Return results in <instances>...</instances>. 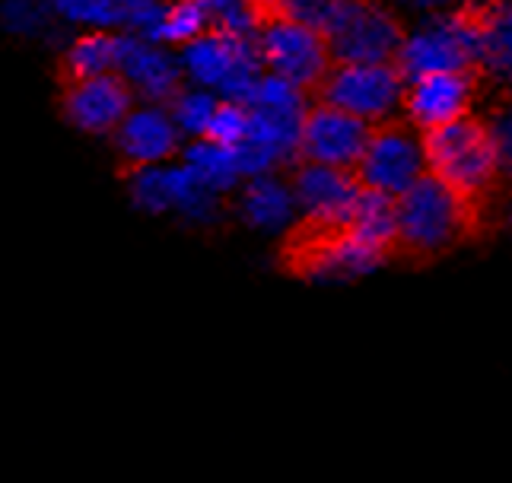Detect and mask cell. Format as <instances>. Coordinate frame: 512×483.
<instances>
[{
  "label": "cell",
  "instance_id": "cell-17",
  "mask_svg": "<svg viewBox=\"0 0 512 483\" xmlns=\"http://www.w3.org/2000/svg\"><path fill=\"white\" fill-rule=\"evenodd\" d=\"M118 77L125 80V86L131 89L137 102H147V105H169L172 96L185 86L179 58H175L169 48L134 39V35L125 39Z\"/></svg>",
  "mask_w": 512,
  "mask_h": 483
},
{
  "label": "cell",
  "instance_id": "cell-20",
  "mask_svg": "<svg viewBox=\"0 0 512 483\" xmlns=\"http://www.w3.org/2000/svg\"><path fill=\"white\" fill-rule=\"evenodd\" d=\"M128 32H112V29H86L74 42L64 48V77L67 80H83V77H102V74H118L121 51H125Z\"/></svg>",
  "mask_w": 512,
  "mask_h": 483
},
{
  "label": "cell",
  "instance_id": "cell-13",
  "mask_svg": "<svg viewBox=\"0 0 512 483\" xmlns=\"http://www.w3.org/2000/svg\"><path fill=\"white\" fill-rule=\"evenodd\" d=\"M474 93H478V74L474 70L427 74L404 83L401 109L417 134H430L458 118H468Z\"/></svg>",
  "mask_w": 512,
  "mask_h": 483
},
{
  "label": "cell",
  "instance_id": "cell-24",
  "mask_svg": "<svg viewBox=\"0 0 512 483\" xmlns=\"http://www.w3.org/2000/svg\"><path fill=\"white\" fill-rule=\"evenodd\" d=\"M217 96L207 93V89L198 86H182L179 93L172 96V102L166 105V112L175 124V131L188 140H201L207 131V121L214 115Z\"/></svg>",
  "mask_w": 512,
  "mask_h": 483
},
{
  "label": "cell",
  "instance_id": "cell-8",
  "mask_svg": "<svg viewBox=\"0 0 512 483\" xmlns=\"http://www.w3.org/2000/svg\"><path fill=\"white\" fill-rule=\"evenodd\" d=\"M249 109V137L264 147L277 166L299 159V131L309 112V93L274 74H261L252 96L242 102Z\"/></svg>",
  "mask_w": 512,
  "mask_h": 483
},
{
  "label": "cell",
  "instance_id": "cell-12",
  "mask_svg": "<svg viewBox=\"0 0 512 483\" xmlns=\"http://www.w3.org/2000/svg\"><path fill=\"white\" fill-rule=\"evenodd\" d=\"M388 255L379 248L341 232H303L293 248V267L312 283H350L376 274Z\"/></svg>",
  "mask_w": 512,
  "mask_h": 483
},
{
  "label": "cell",
  "instance_id": "cell-10",
  "mask_svg": "<svg viewBox=\"0 0 512 483\" xmlns=\"http://www.w3.org/2000/svg\"><path fill=\"white\" fill-rule=\"evenodd\" d=\"M128 191H131L134 207L150 213V217L175 213V217H182L194 226H210V223H217L223 213L220 194L207 191L182 163L131 169Z\"/></svg>",
  "mask_w": 512,
  "mask_h": 483
},
{
  "label": "cell",
  "instance_id": "cell-3",
  "mask_svg": "<svg viewBox=\"0 0 512 483\" xmlns=\"http://www.w3.org/2000/svg\"><path fill=\"white\" fill-rule=\"evenodd\" d=\"M175 58H179L185 83L207 89L217 99H229V102L249 99L264 74L255 51V39L229 35L223 29H207L198 39L182 45Z\"/></svg>",
  "mask_w": 512,
  "mask_h": 483
},
{
  "label": "cell",
  "instance_id": "cell-32",
  "mask_svg": "<svg viewBox=\"0 0 512 483\" xmlns=\"http://www.w3.org/2000/svg\"><path fill=\"white\" fill-rule=\"evenodd\" d=\"M115 4L125 10V13H131V10H137V7H144V4H153V0H115Z\"/></svg>",
  "mask_w": 512,
  "mask_h": 483
},
{
  "label": "cell",
  "instance_id": "cell-4",
  "mask_svg": "<svg viewBox=\"0 0 512 483\" xmlns=\"http://www.w3.org/2000/svg\"><path fill=\"white\" fill-rule=\"evenodd\" d=\"M392 64L404 83L427 74H446V70H478V26L471 10L462 4L433 13L414 32H404Z\"/></svg>",
  "mask_w": 512,
  "mask_h": 483
},
{
  "label": "cell",
  "instance_id": "cell-14",
  "mask_svg": "<svg viewBox=\"0 0 512 483\" xmlns=\"http://www.w3.org/2000/svg\"><path fill=\"white\" fill-rule=\"evenodd\" d=\"M369 131L373 128L366 121L334 109V105H312L303 118V131H299V163L353 172Z\"/></svg>",
  "mask_w": 512,
  "mask_h": 483
},
{
  "label": "cell",
  "instance_id": "cell-23",
  "mask_svg": "<svg viewBox=\"0 0 512 483\" xmlns=\"http://www.w3.org/2000/svg\"><path fill=\"white\" fill-rule=\"evenodd\" d=\"M48 10L58 23L77 29H112L125 32V10L115 0H48Z\"/></svg>",
  "mask_w": 512,
  "mask_h": 483
},
{
  "label": "cell",
  "instance_id": "cell-6",
  "mask_svg": "<svg viewBox=\"0 0 512 483\" xmlns=\"http://www.w3.org/2000/svg\"><path fill=\"white\" fill-rule=\"evenodd\" d=\"M255 51L264 74H274L299 89H306V93L319 89L331 67V55L322 32L277 13L258 26Z\"/></svg>",
  "mask_w": 512,
  "mask_h": 483
},
{
  "label": "cell",
  "instance_id": "cell-29",
  "mask_svg": "<svg viewBox=\"0 0 512 483\" xmlns=\"http://www.w3.org/2000/svg\"><path fill=\"white\" fill-rule=\"evenodd\" d=\"M487 124V134H490V140H493V150H497V156H500V163H503V169L509 172V150H512V128H509V115H497L493 121H484Z\"/></svg>",
  "mask_w": 512,
  "mask_h": 483
},
{
  "label": "cell",
  "instance_id": "cell-22",
  "mask_svg": "<svg viewBox=\"0 0 512 483\" xmlns=\"http://www.w3.org/2000/svg\"><path fill=\"white\" fill-rule=\"evenodd\" d=\"M350 236L379 248L382 255H392L398 245V220H395V198H385L376 191H360V201L353 207V217L347 223Z\"/></svg>",
  "mask_w": 512,
  "mask_h": 483
},
{
  "label": "cell",
  "instance_id": "cell-15",
  "mask_svg": "<svg viewBox=\"0 0 512 483\" xmlns=\"http://www.w3.org/2000/svg\"><path fill=\"white\" fill-rule=\"evenodd\" d=\"M64 115L83 134H112L137 99L118 74L83 77L64 83Z\"/></svg>",
  "mask_w": 512,
  "mask_h": 483
},
{
  "label": "cell",
  "instance_id": "cell-9",
  "mask_svg": "<svg viewBox=\"0 0 512 483\" xmlns=\"http://www.w3.org/2000/svg\"><path fill=\"white\" fill-rule=\"evenodd\" d=\"M427 172L423 163V140L408 121H385L369 131L366 147L353 166V178L360 188L385 194V198H401L417 178Z\"/></svg>",
  "mask_w": 512,
  "mask_h": 483
},
{
  "label": "cell",
  "instance_id": "cell-18",
  "mask_svg": "<svg viewBox=\"0 0 512 483\" xmlns=\"http://www.w3.org/2000/svg\"><path fill=\"white\" fill-rule=\"evenodd\" d=\"M239 217L258 232H280L296 223L293 188L277 172L245 178L239 191Z\"/></svg>",
  "mask_w": 512,
  "mask_h": 483
},
{
  "label": "cell",
  "instance_id": "cell-21",
  "mask_svg": "<svg viewBox=\"0 0 512 483\" xmlns=\"http://www.w3.org/2000/svg\"><path fill=\"white\" fill-rule=\"evenodd\" d=\"M179 156H182V166L198 178L207 191L220 194V198L242 185L233 150L217 147V143H210V140H188L179 150Z\"/></svg>",
  "mask_w": 512,
  "mask_h": 483
},
{
  "label": "cell",
  "instance_id": "cell-2",
  "mask_svg": "<svg viewBox=\"0 0 512 483\" xmlns=\"http://www.w3.org/2000/svg\"><path fill=\"white\" fill-rule=\"evenodd\" d=\"M420 140L427 172L471 204L490 194L506 172L497 150H493L487 124L471 115L430 134H420Z\"/></svg>",
  "mask_w": 512,
  "mask_h": 483
},
{
  "label": "cell",
  "instance_id": "cell-30",
  "mask_svg": "<svg viewBox=\"0 0 512 483\" xmlns=\"http://www.w3.org/2000/svg\"><path fill=\"white\" fill-rule=\"evenodd\" d=\"M398 4L417 7V10H436V13H443V10H452V7H462L465 0H398Z\"/></svg>",
  "mask_w": 512,
  "mask_h": 483
},
{
  "label": "cell",
  "instance_id": "cell-19",
  "mask_svg": "<svg viewBox=\"0 0 512 483\" xmlns=\"http://www.w3.org/2000/svg\"><path fill=\"white\" fill-rule=\"evenodd\" d=\"M478 26V70L493 80L509 77L512 64V4L509 0H465Z\"/></svg>",
  "mask_w": 512,
  "mask_h": 483
},
{
  "label": "cell",
  "instance_id": "cell-7",
  "mask_svg": "<svg viewBox=\"0 0 512 483\" xmlns=\"http://www.w3.org/2000/svg\"><path fill=\"white\" fill-rule=\"evenodd\" d=\"M315 93L325 105L376 128L398 115L404 77L395 64H331Z\"/></svg>",
  "mask_w": 512,
  "mask_h": 483
},
{
  "label": "cell",
  "instance_id": "cell-26",
  "mask_svg": "<svg viewBox=\"0 0 512 483\" xmlns=\"http://www.w3.org/2000/svg\"><path fill=\"white\" fill-rule=\"evenodd\" d=\"M204 13L210 16V26L223 29L229 35H242V39H255L261 26V16L249 0H198Z\"/></svg>",
  "mask_w": 512,
  "mask_h": 483
},
{
  "label": "cell",
  "instance_id": "cell-27",
  "mask_svg": "<svg viewBox=\"0 0 512 483\" xmlns=\"http://www.w3.org/2000/svg\"><path fill=\"white\" fill-rule=\"evenodd\" d=\"M0 20H4L7 29L29 35V39H42L51 23H58L48 10V0H4Z\"/></svg>",
  "mask_w": 512,
  "mask_h": 483
},
{
  "label": "cell",
  "instance_id": "cell-16",
  "mask_svg": "<svg viewBox=\"0 0 512 483\" xmlns=\"http://www.w3.org/2000/svg\"><path fill=\"white\" fill-rule=\"evenodd\" d=\"M121 163L128 169L172 163V156L182 150V134L166 112V105H134L112 131Z\"/></svg>",
  "mask_w": 512,
  "mask_h": 483
},
{
  "label": "cell",
  "instance_id": "cell-25",
  "mask_svg": "<svg viewBox=\"0 0 512 483\" xmlns=\"http://www.w3.org/2000/svg\"><path fill=\"white\" fill-rule=\"evenodd\" d=\"M249 137V109L242 102H229V99H217L214 115L207 121V131L201 140L217 143V147L236 150L239 143Z\"/></svg>",
  "mask_w": 512,
  "mask_h": 483
},
{
  "label": "cell",
  "instance_id": "cell-11",
  "mask_svg": "<svg viewBox=\"0 0 512 483\" xmlns=\"http://www.w3.org/2000/svg\"><path fill=\"white\" fill-rule=\"evenodd\" d=\"M296 220H303V232H341L347 229L353 207L360 201V182L353 172L303 163L293 175Z\"/></svg>",
  "mask_w": 512,
  "mask_h": 483
},
{
  "label": "cell",
  "instance_id": "cell-5",
  "mask_svg": "<svg viewBox=\"0 0 512 483\" xmlns=\"http://www.w3.org/2000/svg\"><path fill=\"white\" fill-rule=\"evenodd\" d=\"M401 23L382 0H341L322 29L331 64H392Z\"/></svg>",
  "mask_w": 512,
  "mask_h": 483
},
{
  "label": "cell",
  "instance_id": "cell-28",
  "mask_svg": "<svg viewBox=\"0 0 512 483\" xmlns=\"http://www.w3.org/2000/svg\"><path fill=\"white\" fill-rule=\"evenodd\" d=\"M338 4H341V0H277V4H274V13L322 32Z\"/></svg>",
  "mask_w": 512,
  "mask_h": 483
},
{
  "label": "cell",
  "instance_id": "cell-31",
  "mask_svg": "<svg viewBox=\"0 0 512 483\" xmlns=\"http://www.w3.org/2000/svg\"><path fill=\"white\" fill-rule=\"evenodd\" d=\"M249 4L255 7V13L261 16V23H264L268 16H274V4H277V0H249Z\"/></svg>",
  "mask_w": 512,
  "mask_h": 483
},
{
  "label": "cell",
  "instance_id": "cell-1",
  "mask_svg": "<svg viewBox=\"0 0 512 483\" xmlns=\"http://www.w3.org/2000/svg\"><path fill=\"white\" fill-rule=\"evenodd\" d=\"M398 245L408 255L433 258L462 242L474 226V204L423 172L417 182L395 198Z\"/></svg>",
  "mask_w": 512,
  "mask_h": 483
}]
</instances>
